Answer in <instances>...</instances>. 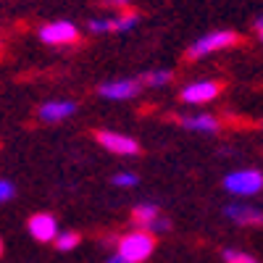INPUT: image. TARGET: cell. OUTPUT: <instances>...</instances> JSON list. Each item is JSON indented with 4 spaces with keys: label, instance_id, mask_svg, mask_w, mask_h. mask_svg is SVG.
<instances>
[{
    "label": "cell",
    "instance_id": "obj_7",
    "mask_svg": "<svg viewBox=\"0 0 263 263\" xmlns=\"http://www.w3.org/2000/svg\"><path fill=\"white\" fill-rule=\"evenodd\" d=\"M27 232L37 239V242H55V237L61 234L55 216H53V213H45V211L32 213V216L27 218Z\"/></svg>",
    "mask_w": 263,
    "mask_h": 263
},
{
    "label": "cell",
    "instance_id": "obj_4",
    "mask_svg": "<svg viewBox=\"0 0 263 263\" xmlns=\"http://www.w3.org/2000/svg\"><path fill=\"white\" fill-rule=\"evenodd\" d=\"M37 34L45 45H74V42H79V29L69 18L50 21V24H45Z\"/></svg>",
    "mask_w": 263,
    "mask_h": 263
},
{
    "label": "cell",
    "instance_id": "obj_8",
    "mask_svg": "<svg viewBox=\"0 0 263 263\" xmlns=\"http://www.w3.org/2000/svg\"><path fill=\"white\" fill-rule=\"evenodd\" d=\"M140 90H142L140 79H114V82L100 84L98 95L105 100H129V98H137Z\"/></svg>",
    "mask_w": 263,
    "mask_h": 263
},
{
    "label": "cell",
    "instance_id": "obj_16",
    "mask_svg": "<svg viewBox=\"0 0 263 263\" xmlns=\"http://www.w3.org/2000/svg\"><path fill=\"white\" fill-rule=\"evenodd\" d=\"M87 29H90L92 34H108V32H114V18H108V16L90 18V21H87Z\"/></svg>",
    "mask_w": 263,
    "mask_h": 263
},
{
    "label": "cell",
    "instance_id": "obj_17",
    "mask_svg": "<svg viewBox=\"0 0 263 263\" xmlns=\"http://www.w3.org/2000/svg\"><path fill=\"white\" fill-rule=\"evenodd\" d=\"M111 184L114 187H137L140 179H137V174H132V171H121V174H114Z\"/></svg>",
    "mask_w": 263,
    "mask_h": 263
},
{
    "label": "cell",
    "instance_id": "obj_6",
    "mask_svg": "<svg viewBox=\"0 0 263 263\" xmlns=\"http://www.w3.org/2000/svg\"><path fill=\"white\" fill-rule=\"evenodd\" d=\"M221 95V82H213V79H200V82H190L184 90L179 92V100L187 105H203L211 103Z\"/></svg>",
    "mask_w": 263,
    "mask_h": 263
},
{
    "label": "cell",
    "instance_id": "obj_5",
    "mask_svg": "<svg viewBox=\"0 0 263 263\" xmlns=\"http://www.w3.org/2000/svg\"><path fill=\"white\" fill-rule=\"evenodd\" d=\"M95 140L108 150V153H116V156H140V142L129 135H119L114 129H98L95 132Z\"/></svg>",
    "mask_w": 263,
    "mask_h": 263
},
{
    "label": "cell",
    "instance_id": "obj_23",
    "mask_svg": "<svg viewBox=\"0 0 263 263\" xmlns=\"http://www.w3.org/2000/svg\"><path fill=\"white\" fill-rule=\"evenodd\" d=\"M258 40H260V42H263V29H258Z\"/></svg>",
    "mask_w": 263,
    "mask_h": 263
},
{
    "label": "cell",
    "instance_id": "obj_13",
    "mask_svg": "<svg viewBox=\"0 0 263 263\" xmlns=\"http://www.w3.org/2000/svg\"><path fill=\"white\" fill-rule=\"evenodd\" d=\"M171 79H174V71H168V69H156V71H147L140 77V82L147 87H166Z\"/></svg>",
    "mask_w": 263,
    "mask_h": 263
},
{
    "label": "cell",
    "instance_id": "obj_2",
    "mask_svg": "<svg viewBox=\"0 0 263 263\" xmlns=\"http://www.w3.org/2000/svg\"><path fill=\"white\" fill-rule=\"evenodd\" d=\"M239 42V34L232 32V29H216V32H208L203 34L200 40H195L192 45L187 48V61H200L211 53H218V50H227L232 45Z\"/></svg>",
    "mask_w": 263,
    "mask_h": 263
},
{
    "label": "cell",
    "instance_id": "obj_11",
    "mask_svg": "<svg viewBox=\"0 0 263 263\" xmlns=\"http://www.w3.org/2000/svg\"><path fill=\"white\" fill-rule=\"evenodd\" d=\"M177 121L182 124V129L190 132H200V135H216L218 132V119L211 114H187V116H177Z\"/></svg>",
    "mask_w": 263,
    "mask_h": 263
},
{
    "label": "cell",
    "instance_id": "obj_1",
    "mask_svg": "<svg viewBox=\"0 0 263 263\" xmlns=\"http://www.w3.org/2000/svg\"><path fill=\"white\" fill-rule=\"evenodd\" d=\"M156 250V234H150L145 229H132L126 234L119 237V245H116V253L124 255L129 263H142L153 255Z\"/></svg>",
    "mask_w": 263,
    "mask_h": 263
},
{
    "label": "cell",
    "instance_id": "obj_18",
    "mask_svg": "<svg viewBox=\"0 0 263 263\" xmlns=\"http://www.w3.org/2000/svg\"><path fill=\"white\" fill-rule=\"evenodd\" d=\"M224 260L227 263H258L253 255H248L242 250H224Z\"/></svg>",
    "mask_w": 263,
    "mask_h": 263
},
{
    "label": "cell",
    "instance_id": "obj_24",
    "mask_svg": "<svg viewBox=\"0 0 263 263\" xmlns=\"http://www.w3.org/2000/svg\"><path fill=\"white\" fill-rule=\"evenodd\" d=\"M0 255H3V239H0Z\"/></svg>",
    "mask_w": 263,
    "mask_h": 263
},
{
    "label": "cell",
    "instance_id": "obj_3",
    "mask_svg": "<svg viewBox=\"0 0 263 263\" xmlns=\"http://www.w3.org/2000/svg\"><path fill=\"white\" fill-rule=\"evenodd\" d=\"M224 190L237 197H250L263 192V171L258 168H237L224 177Z\"/></svg>",
    "mask_w": 263,
    "mask_h": 263
},
{
    "label": "cell",
    "instance_id": "obj_10",
    "mask_svg": "<svg viewBox=\"0 0 263 263\" xmlns=\"http://www.w3.org/2000/svg\"><path fill=\"white\" fill-rule=\"evenodd\" d=\"M227 218H232L239 227H263V211L255 205H245V203H232L224 208Z\"/></svg>",
    "mask_w": 263,
    "mask_h": 263
},
{
    "label": "cell",
    "instance_id": "obj_9",
    "mask_svg": "<svg viewBox=\"0 0 263 263\" xmlns=\"http://www.w3.org/2000/svg\"><path fill=\"white\" fill-rule=\"evenodd\" d=\"M77 114V103L74 100H48V103H42L40 105V121H45V124H58V121H66V119H71Z\"/></svg>",
    "mask_w": 263,
    "mask_h": 263
},
{
    "label": "cell",
    "instance_id": "obj_21",
    "mask_svg": "<svg viewBox=\"0 0 263 263\" xmlns=\"http://www.w3.org/2000/svg\"><path fill=\"white\" fill-rule=\"evenodd\" d=\"M103 263H129V260H126L124 255H119V253H114V255H108V258H105Z\"/></svg>",
    "mask_w": 263,
    "mask_h": 263
},
{
    "label": "cell",
    "instance_id": "obj_14",
    "mask_svg": "<svg viewBox=\"0 0 263 263\" xmlns=\"http://www.w3.org/2000/svg\"><path fill=\"white\" fill-rule=\"evenodd\" d=\"M140 24V13L137 11H121L114 18V32H129Z\"/></svg>",
    "mask_w": 263,
    "mask_h": 263
},
{
    "label": "cell",
    "instance_id": "obj_20",
    "mask_svg": "<svg viewBox=\"0 0 263 263\" xmlns=\"http://www.w3.org/2000/svg\"><path fill=\"white\" fill-rule=\"evenodd\" d=\"M105 6H111V8H121V11H129L132 0H105Z\"/></svg>",
    "mask_w": 263,
    "mask_h": 263
},
{
    "label": "cell",
    "instance_id": "obj_12",
    "mask_svg": "<svg viewBox=\"0 0 263 263\" xmlns=\"http://www.w3.org/2000/svg\"><path fill=\"white\" fill-rule=\"evenodd\" d=\"M161 216H163V211L156 203H140V205L132 208V221H135L137 229H145V232H150V227L156 224Z\"/></svg>",
    "mask_w": 263,
    "mask_h": 263
},
{
    "label": "cell",
    "instance_id": "obj_22",
    "mask_svg": "<svg viewBox=\"0 0 263 263\" xmlns=\"http://www.w3.org/2000/svg\"><path fill=\"white\" fill-rule=\"evenodd\" d=\"M255 29H263V13L255 18Z\"/></svg>",
    "mask_w": 263,
    "mask_h": 263
},
{
    "label": "cell",
    "instance_id": "obj_19",
    "mask_svg": "<svg viewBox=\"0 0 263 263\" xmlns=\"http://www.w3.org/2000/svg\"><path fill=\"white\" fill-rule=\"evenodd\" d=\"M13 195H16V184L11 179H0V205L13 200Z\"/></svg>",
    "mask_w": 263,
    "mask_h": 263
},
{
    "label": "cell",
    "instance_id": "obj_15",
    "mask_svg": "<svg viewBox=\"0 0 263 263\" xmlns=\"http://www.w3.org/2000/svg\"><path fill=\"white\" fill-rule=\"evenodd\" d=\"M79 242H82V234H79V232H61V234L55 237V248H58L61 253L74 250Z\"/></svg>",
    "mask_w": 263,
    "mask_h": 263
}]
</instances>
